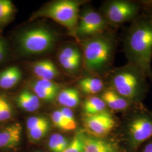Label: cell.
<instances>
[{
	"label": "cell",
	"instance_id": "cell-1",
	"mask_svg": "<svg viewBox=\"0 0 152 152\" xmlns=\"http://www.w3.org/2000/svg\"><path fill=\"white\" fill-rule=\"evenodd\" d=\"M122 41L127 63L140 68L152 85V17L142 12L124 32Z\"/></svg>",
	"mask_w": 152,
	"mask_h": 152
},
{
	"label": "cell",
	"instance_id": "cell-2",
	"mask_svg": "<svg viewBox=\"0 0 152 152\" xmlns=\"http://www.w3.org/2000/svg\"><path fill=\"white\" fill-rule=\"evenodd\" d=\"M118 44L119 38L115 28L81 41L83 64L87 72L99 77L107 76L113 68Z\"/></svg>",
	"mask_w": 152,
	"mask_h": 152
},
{
	"label": "cell",
	"instance_id": "cell-3",
	"mask_svg": "<svg viewBox=\"0 0 152 152\" xmlns=\"http://www.w3.org/2000/svg\"><path fill=\"white\" fill-rule=\"evenodd\" d=\"M107 77V87L132 103H139L149 90L150 85L145 74L129 63L113 68Z\"/></svg>",
	"mask_w": 152,
	"mask_h": 152
},
{
	"label": "cell",
	"instance_id": "cell-4",
	"mask_svg": "<svg viewBox=\"0 0 152 152\" xmlns=\"http://www.w3.org/2000/svg\"><path fill=\"white\" fill-rule=\"evenodd\" d=\"M142 12L139 0H110L102 7V14L111 27L130 23Z\"/></svg>",
	"mask_w": 152,
	"mask_h": 152
},
{
	"label": "cell",
	"instance_id": "cell-5",
	"mask_svg": "<svg viewBox=\"0 0 152 152\" xmlns=\"http://www.w3.org/2000/svg\"><path fill=\"white\" fill-rule=\"evenodd\" d=\"M81 2L70 0L59 1L39 10L35 18L45 17L51 19L69 30H76L79 20Z\"/></svg>",
	"mask_w": 152,
	"mask_h": 152
},
{
	"label": "cell",
	"instance_id": "cell-6",
	"mask_svg": "<svg viewBox=\"0 0 152 152\" xmlns=\"http://www.w3.org/2000/svg\"><path fill=\"white\" fill-rule=\"evenodd\" d=\"M54 34L44 27L33 28L22 33L18 38L19 48L25 54H39L52 49Z\"/></svg>",
	"mask_w": 152,
	"mask_h": 152
},
{
	"label": "cell",
	"instance_id": "cell-7",
	"mask_svg": "<svg viewBox=\"0 0 152 152\" xmlns=\"http://www.w3.org/2000/svg\"><path fill=\"white\" fill-rule=\"evenodd\" d=\"M125 129L131 144L136 148L152 136V115L144 110H137L128 115Z\"/></svg>",
	"mask_w": 152,
	"mask_h": 152
},
{
	"label": "cell",
	"instance_id": "cell-8",
	"mask_svg": "<svg viewBox=\"0 0 152 152\" xmlns=\"http://www.w3.org/2000/svg\"><path fill=\"white\" fill-rule=\"evenodd\" d=\"M112 28H113L109 25L102 13L87 8L80 16L75 32L82 41L102 34Z\"/></svg>",
	"mask_w": 152,
	"mask_h": 152
},
{
	"label": "cell",
	"instance_id": "cell-9",
	"mask_svg": "<svg viewBox=\"0 0 152 152\" xmlns=\"http://www.w3.org/2000/svg\"><path fill=\"white\" fill-rule=\"evenodd\" d=\"M83 121L86 130L96 137L107 135L117 125L114 115L108 110L98 114L84 115Z\"/></svg>",
	"mask_w": 152,
	"mask_h": 152
},
{
	"label": "cell",
	"instance_id": "cell-10",
	"mask_svg": "<svg viewBox=\"0 0 152 152\" xmlns=\"http://www.w3.org/2000/svg\"><path fill=\"white\" fill-rule=\"evenodd\" d=\"M107 107L117 112H126L138 104L132 103L121 96L113 90L107 87L102 92L101 97Z\"/></svg>",
	"mask_w": 152,
	"mask_h": 152
},
{
	"label": "cell",
	"instance_id": "cell-11",
	"mask_svg": "<svg viewBox=\"0 0 152 152\" xmlns=\"http://www.w3.org/2000/svg\"><path fill=\"white\" fill-rule=\"evenodd\" d=\"M31 69L38 80L53 81L60 75V72L54 63L49 59L39 60L33 63Z\"/></svg>",
	"mask_w": 152,
	"mask_h": 152
},
{
	"label": "cell",
	"instance_id": "cell-12",
	"mask_svg": "<svg viewBox=\"0 0 152 152\" xmlns=\"http://www.w3.org/2000/svg\"><path fill=\"white\" fill-rule=\"evenodd\" d=\"M22 125L14 123L0 131V148H12L19 143L22 137Z\"/></svg>",
	"mask_w": 152,
	"mask_h": 152
},
{
	"label": "cell",
	"instance_id": "cell-13",
	"mask_svg": "<svg viewBox=\"0 0 152 152\" xmlns=\"http://www.w3.org/2000/svg\"><path fill=\"white\" fill-rule=\"evenodd\" d=\"M84 152H117L116 147L109 141L83 134Z\"/></svg>",
	"mask_w": 152,
	"mask_h": 152
},
{
	"label": "cell",
	"instance_id": "cell-14",
	"mask_svg": "<svg viewBox=\"0 0 152 152\" xmlns=\"http://www.w3.org/2000/svg\"><path fill=\"white\" fill-rule=\"evenodd\" d=\"M78 85L80 90L84 94L92 96L102 92L107 87L101 77L95 76L83 77L78 82Z\"/></svg>",
	"mask_w": 152,
	"mask_h": 152
},
{
	"label": "cell",
	"instance_id": "cell-15",
	"mask_svg": "<svg viewBox=\"0 0 152 152\" xmlns=\"http://www.w3.org/2000/svg\"><path fill=\"white\" fill-rule=\"evenodd\" d=\"M16 102L19 108L28 112H33L40 107V99L33 92L24 90L16 96Z\"/></svg>",
	"mask_w": 152,
	"mask_h": 152
},
{
	"label": "cell",
	"instance_id": "cell-16",
	"mask_svg": "<svg viewBox=\"0 0 152 152\" xmlns=\"http://www.w3.org/2000/svg\"><path fill=\"white\" fill-rule=\"evenodd\" d=\"M22 78V72L19 68L14 66L0 72V88L10 89L16 85Z\"/></svg>",
	"mask_w": 152,
	"mask_h": 152
},
{
	"label": "cell",
	"instance_id": "cell-17",
	"mask_svg": "<svg viewBox=\"0 0 152 152\" xmlns=\"http://www.w3.org/2000/svg\"><path fill=\"white\" fill-rule=\"evenodd\" d=\"M58 102L65 108H72L77 107L80 102L79 91L75 88H67L59 92Z\"/></svg>",
	"mask_w": 152,
	"mask_h": 152
},
{
	"label": "cell",
	"instance_id": "cell-18",
	"mask_svg": "<svg viewBox=\"0 0 152 152\" xmlns=\"http://www.w3.org/2000/svg\"><path fill=\"white\" fill-rule=\"evenodd\" d=\"M107 105L103 99L96 96H91L87 98L83 104L84 115L98 114L107 110Z\"/></svg>",
	"mask_w": 152,
	"mask_h": 152
},
{
	"label": "cell",
	"instance_id": "cell-19",
	"mask_svg": "<svg viewBox=\"0 0 152 152\" xmlns=\"http://www.w3.org/2000/svg\"><path fill=\"white\" fill-rule=\"evenodd\" d=\"M69 144L68 139L59 134H53L49 139V148L53 152H63Z\"/></svg>",
	"mask_w": 152,
	"mask_h": 152
},
{
	"label": "cell",
	"instance_id": "cell-20",
	"mask_svg": "<svg viewBox=\"0 0 152 152\" xmlns=\"http://www.w3.org/2000/svg\"><path fill=\"white\" fill-rule=\"evenodd\" d=\"M15 12V6L9 0H0V25L7 23Z\"/></svg>",
	"mask_w": 152,
	"mask_h": 152
},
{
	"label": "cell",
	"instance_id": "cell-21",
	"mask_svg": "<svg viewBox=\"0 0 152 152\" xmlns=\"http://www.w3.org/2000/svg\"><path fill=\"white\" fill-rule=\"evenodd\" d=\"M30 87L34 92L40 100H43L46 102H51L55 99L58 96V94L49 91L43 87L37 85L34 82L30 83Z\"/></svg>",
	"mask_w": 152,
	"mask_h": 152
},
{
	"label": "cell",
	"instance_id": "cell-22",
	"mask_svg": "<svg viewBox=\"0 0 152 152\" xmlns=\"http://www.w3.org/2000/svg\"><path fill=\"white\" fill-rule=\"evenodd\" d=\"M83 135V134L82 132L77 133L69 145L63 152H83L84 147Z\"/></svg>",
	"mask_w": 152,
	"mask_h": 152
},
{
	"label": "cell",
	"instance_id": "cell-23",
	"mask_svg": "<svg viewBox=\"0 0 152 152\" xmlns=\"http://www.w3.org/2000/svg\"><path fill=\"white\" fill-rule=\"evenodd\" d=\"M51 118L53 124L57 127L63 130H72L70 126L66 122L60 110H55L54 112L51 115Z\"/></svg>",
	"mask_w": 152,
	"mask_h": 152
},
{
	"label": "cell",
	"instance_id": "cell-24",
	"mask_svg": "<svg viewBox=\"0 0 152 152\" xmlns=\"http://www.w3.org/2000/svg\"><path fill=\"white\" fill-rule=\"evenodd\" d=\"M12 110L11 105L5 98L2 96L1 104L0 108V122L9 120L12 115Z\"/></svg>",
	"mask_w": 152,
	"mask_h": 152
},
{
	"label": "cell",
	"instance_id": "cell-25",
	"mask_svg": "<svg viewBox=\"0 0 152 152\" xmlns=\"http://www.w3.org/2000/svg\"><path fill=\"white\" fill-rule=\"evenodd\" d=\"M49 124H48L33 130H28V134L33 140H39L46 135L49 131Z\"/></svg>",
	"mask_w": 152,
	"mask_h": 152
},
{
	"label": "cell",
	"instance_id": "cell-26",
	"mask_svg": "<svg viewBox=\"0 0 152 152\" xmlns=\"http://www.w3.org/2000/svg\"><path fill=\"white\" fill-rule=\"evenodd\" d=\"M38 86L41 87H43L44 88L52 91V92L59 94L60 92L61 85L60 84L56 83L53 81H50V80H37L35 81H34Z\"/></svg>",
	"mask_w": 152,
	"mask_h": 152
},
{
	"label": "cell",
	"instance_id": "cell-27",
	"mask_svg": "<svg viewBox=\"0 0 152 152\" xmlns=\"http://www.w3.org/2000/svg\"><path fill=\"white\" fill-rule=\"evenodd\" d=\"M49 124L48 120L44 117H32L28 119L27 127L28 131L33 130L41 126Z\"/></svg>",
	"mask_w": 152,
	"mask_h": 152
},
{
	"label": "cell",
	"instance_id": "cell-28",
	"mask_svg": "<svg viewBox=\"0 0 152 152\" xmlns=\"http://www.w3.org/2000/svg\"><path fill=\"white\" fill-rule=\"evenodd\" d=\"M61 113L64 115L68 124L70 126L72 130H75L77 127V122L75 118L74 114L70 108H63L60 109Z\"/></svg>",
	"mask_w": 152,
	"mask_h": 152
},
{
	"label": "cell",
	"instance_id": "cell-29",
	"mask_svg": "<svg viewBox=\"0 0 152 152\" xmlns=\"http://www.w3.org/2000/svg\"><path fill=\"white\" fill-rule=\"evenodd\" d=\"M142 7V12L152 17V0H139Z\"/></svg>",
	"mask_w": 152,
	"mask_h": 152
},
{
	"label": "cell",
	"instance_id": "cell-30",
	"mask_svg": "<svg viewBox=\"0 0 152 152\" xmlns=\"http://www.w3.org/2000/svg\"><path fill=\"white\" fill-rule=\"evenodd\" d=\"M5 54V48L4 44L0 40V62L4 59Z\"/></svg>",
	"mask_w": 152,
	"mask_h": 152
},
{
	"label": "cell",
	"instance_id": "cell-31",
	"mask_svg": "<svg viewBox=\"0 0 152 152\" xmlns=\"http://www.w3.org/2000/svg\"><path fill=\"white\" fill-rule=\"evenodd\" d=\"M143 152H152V142L146 145L143 150Z\"/></svg>",
	"mask_w": 152,
	"mask_h": 152
},
{
	"label": "cell",
	"instance_id": "cell-32",
	"mask_svg": "<svg viewBox=\"0 0 152 152\" xmlns=\"http://www.w3.org/2000/svg\"><path fill=\"white\" fill-rule=\"evenodd\" d=\"M1 99H2V96H0V108H1Z\"/></svg>",
	"mask_w": 152,
	"mask_h": 152
},
{
	"label": "cell",
	"instance_id": "cell-33",
	"mask_svg": "<svg viewBox=\"0 0 152 152\" xmlns=\"http://www.w3.org/2000/svg\"><path fill=\"white\" fill-rule=\"evenodd\" d=\"M83 152H84V151H83Z\"/></svg>",
	"mask_w": 152,
	"mask_h": 152
}]
</instances>
